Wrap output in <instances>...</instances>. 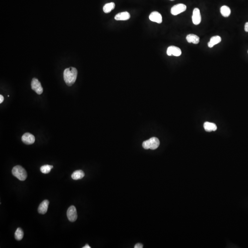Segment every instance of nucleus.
Returning <instances> with one entry per match:
<instances>
[{
	"label": "nucleus",
	"mask_w": 248,
	"mask_h": 248,
	"mask_svg": "<svg viewBox=\"0 0 248 248\" xmlns=\"http://www.w3.org/2000/svg\"><path fill=\"white\" fill-rule=\"evenodd\" d=\"M77 69L74 67L65 69L63 72V79L67 86L70 87L75 83L77 78Z\"/></svg>",
	"instance_id": "nucleus-1"
},
{
	"label": "nucleus",
	"mask_w": 248,
	"mask_h": 248,
	"mask_svg": "<svg viewBox=\"0 0 248 248\" xmlns=\"http://www.w3.org/2000/svg\"><path fill=\"white\" fill-rule=\"evenodd\" d=\"M12 174L20 181L25 180L27 177V173L25 170L20 165H16L12 169Z\"/></svg>",
	"instance_id": "nucleus-2"
},
{
	"label": "nucleus",
	"mask_w": 248,
	"mask_h": 248,
	"mask_svg": "<svg viewBox=\"0 0 248 248\" xmlns=\"http://www.w3.org/2000/svg\"><path fill=\"white\" fill-rule=\"evenodd\" d=\"M160 142L158 138L155 137L151 138L149 140H146L143 142V148L145 149H150L152 150H155L157 149L160 145Z\"/></svg>",
	"instance_id": "nucleus-3"
},
{
	"label": "nucleus",
	"mask_w": 248,
	"mask_h": 248,
	"mask_svg": "<svg viewBox=\"0 0 248 248\" xmlns=\"http://www.w3.org/2000/svg\"><path fill=\"white\" fill-rule=\"evenodd\" d=\"M32 89L38 95L43 93V89L41 86V83L37 78H33L31 83Z\"/></svg>",
	"instance_id": "nucleus-4"
},
{
	"label": "nucleus",
	"mask_w": 248,
	"mask_h": 248,
	"mask_svg": "<svg viewBox=\"0 0 248 248\" xmlns=\"http://www.w3.org/2000/svg\"><path fill=\"white\" fill-rule=\"evenodd\" d=\"M67 216L68 219L70 222H74L77 220V211L75 206H70L68 208L67 212Z\"/></svg>",
	"instance_id": "nucleus-5"
},
{
	"label": "nucleus",
	"mask_w": 248,
	"mask_h": 248,
	"mask_svg": "<svg viewBox=\"0 0 248 248\" xmlns=\"http://www.w3.org/2000/svg\"><path fill=\"white\" fill-rule=\"evenodd\" d=\"M186 9H187V6L185 4L180 3V4H176V5H174L173 7H172L170 12L172 15L175 16L186 11Z\"/></svg>",
	"instance_id": "nucleus-6"
},
{
	"label": "nucleus",
	"mask_w": 248,
	"mask_h": 248,
	"mask_svg": "<svg viewBox=\"0 0 248 248\" xmlns=\"http://www.w3.org/2000/svg\"><path fill=\"white\" fill-rule=\"evenodd\" d=\"M192 21L193 24L195 25H198L201 23V16L199 9L195 8L193 9L192 15Z\"/></svg>",
	"instance_id": "nucleus-7"
},
{
	"label": "nucleus",
	"mask_w": 248,
	"mask_h": 248,
	"mask_svg": "<svg viewBox=\"0 0 248 248\" xmlns=\"http://www.w3.org/2000/svg\"><path fill=\"white\" fill-rule=\"evenodd\" d=\"M22 141L26 144H32L35 142V137L32 134L27 132L22 136Z\"/></svg>",
	"instance_id": "nucleus-8"
},
{
	"label": "nucleus",
	"mask_w": 248,
	"mask_h": 248,
	"mask_svg": "<svg viewBox=\"0 0 248 248\" xmlns=\"http://www.w3.org/2000/svg\"><path fill=\"white\" fill-rule=\"evenodd\" d=\"M167 54L170 56L173 55L174 56L178 57L182 54V51L180 48L173 46H169L167 48Z\"/></svg>",
	"instance_id": "nucleus-9"
},
{
	"label": "nucleus",
	"mask_w": 248,
	"mask_h": 248,
	"mask_svg": "<svg viewBox=\"0 0 248 248\" xmlns=\"http://www.w3.org/2000/svg\"><path fill=\"white\" fill-rule=\"evenodd\" d=\"M149 19L152 22H156L158 24H161L162 22V17L161 14L156 11L151 13Z\"/></svg>",
	"instance_id": "nucleus-10"
},
{
	"label": "nucleus",
	"mask_w": 248,
	"mask_h": 248,
	"mask_svg": "<svg viewBox=\"0 0 248 248\" xmlns=\"http://www.w3.org/2000/svg\"><path fill=\"white\" fill-rule=\"evenodd\" d=\"M49 202L47 200H45L41 202L40 205L38 209V212L41 214H45L46 213L48 208Z\"/></svg>",
	"instance_id": "nucleus-11"
},
{
	"label": "nucleus",
	"mask_w": 248,
	"mask_h": 248,
	"mask_svg": "<svg viewBox=\"0 0 248 248\" xmlns=\"http://www.w3.org/2000/svg\"><path fill=\"white\" fill-rule=\"evenodd\" d=\"M131 18L130 14L127 12H121L115 15L114 19L117 21H125Z\"/></svg>",
	"instance_id": "nucleus-12"
},
{
	"label": "nucleus",
	"mask_w": 248,
	"mask_h": 248,
	"mask_svg": "<svg viewBox=\"0 0 248 248\" xmlns=\"http://www.w3.org/2000/svg\"><path fill=\"white\" fill-rule=\"evenodd\" d=\"M186 40L188 43H193L194 44H197L199 43V37L196 34H188L186 37Z\"/></svg>",
	"instance_id": "nucleus-13"
},
{
	"label": "nucleus",
	"mask_w": 248,
	"mask_h": 248,
	"mask_svg": "<svg viewBox=\"0 0 248 248\" xmlns=\"http://www.w3.org/2000/svg\"><path fill=\"white\" fill-rule=\"evenodd\" d=\"M222 41V38L219 36H214L212 37L208 43V46L210 48H212L214 46L220 43Z\"/></svg>",
	"instance_id": "nucleus-14"
},
{
	"label": "nucleus",
	"mask_w": 248,
	"mask_h": 248,
	"mask_svg": "<svg viewBox=\"0 0 248 248\" xmlns=\"http://www.w3.org/2000/svg\"><path fill=\"white\" fill-rule=\"evenodd\" d=\"M204 127L205 130L208 132H211L217 130V126L216 124L211 122H205L204 124Z\"/></svg>",
	"instance_id": "nucleus-15"
},
{
	"label": "nucleus",
	"mask_w": 248,
	"mask_h": 248,
	"mask_svg": "<svg viewBox=\"0 0 248 248\" xmlns=\"http://www.w3.org/2000/svg\"><path fill=\"white\" fill-rule=\"evenodd\" d=\"M85 176L84 171L81 170H77L74 171L71 175L72 178L75 180H77L82 179Z\"/></svg>",
	"instance_id": "nucleus-16"
},
{
	"label": "nucleus",
	"mask_w": 248,
	"mask_h": 248,
	"mask_svg": "<svg viewBox=\"0 0 248 248\" xmlns=\"http://www.w3.org/2000/svg\"><path fill=\"white\" fill-rule=\"evenodd\" d=\"M115 5L114 2H110L107 3L103 7V12L105 13H109L112 10H114L115 8Z\"/></svg>",
	"instance_id": "nucleus-17"
},
{
	"label": "nucleus",
	"mask_w": 248,
	"mask_h": 248,
	"mask_svg": "<svg viewBox=\"0 0 248 248\" xmlns=\"http://www.w3.org/2000/svg\"><path fill=\"white\" fill-rule=\"evenodd\" d=\"M220 13L223 17H228L231 14L230 8L226 6H223L220 9Z\"/></svg>",
	"instance_id": "nucleus-18"
},
{
	"label": "nucleus",
	"mask_w": 248,
	"mask_h": 248,
	"mask_svg": "<svg viewBox=\"0 0 248 248\" xmlns=\"http://www.w3.org/2000/svg\"><path fill=\"white\" fill-rule=\"evenodd\" d=\"M24 233L23 232V231L20 228H18L16 230V232H15V239L18 241L22 240L24 237Z\"/></svg>",
	"instance_id": "nucleus-19"
},
{
	"label": "nucleus",
	"mask_w": 248,
	"mask_h": 248,
	"mask_svg": "<svg viewBox=\"0 0 248 248\" xmlns=\"http://www.w3.org/2000/svg\"><path fill=\"white\" fill-rule=\"evenodd\" d=\"M53 167L52 165L45 164L43 165L40 167V170L41 172L44 174L49 173L50 172L51 169L53 168Z\"/></svg>",
	"instance_id": "nucleus-20"
},
{
	"label": "nucleus",
	"mask_w": 248,
	"mask_h": 248,
	"mask_svg": "<svg viewBox=\"0 0 248 248\" xmlns=\"http://www.w3.org/2000/svg\"><path fill=\"white\" fill-rule=\"evenodd\" d=\"M135 248H143V245L140 243H137L134 246Z\"/></svg>",
	"instance_id": "nucleus-21"
},
{
	"label": "nucleus",
	"mask_w": 248,
	"mask_h": 248,
	"mask_svg": "<svg viewBox=\"0 0 248 248\" xmlns=\"http://www.w3.org/2000/svg\"><path fill=\"white\" fill-rule=\"evenodd\" d=\"M244 30L245 31L248 32V22L245 23V26H244Z\"/></svg>",
	"instance_id": "nucleus-22"
},
{
	"label": "nucleus",
	"mask_w": 248,
	"mask_h": 248,
	"mask_svg": "<svg viewBox=\"0 0 248 248\" xmlns=\"http://www.w3.org/2000/svg\"><path fill=\"white\" fill-rule=\"evenodd\" d=\"M4 97H3V96L2 95H0V103H1L2 102H3V101H4Z\"/></svg>",
	"instance_id": "nucleus-23"
},
{
	"label": "nucleus",
	"mask_w": 248,
	"mask_h": 248,
	"mask_svg": "<svg viewBox=\"0 0 248 248\" xmlns=\"http://www.w3.org/2000/svg\"><path fill=\"white\" fill-rule=\"evenodd\" d=\"M91 247L88 245V244H87L85 246L83 247V248H91Z\"/></svg>",
	"instance_id": "nucleus-24"
},
{
	"label": "nucleus",
	"mask_w": 248,
	"mask_h": 248,
	"mask_svg": "<svg viewBox=\"0 0 248 248\" xmlns=\"http://www.w3.org/2000/svg\"><path fill=\"white\" fill-rule=\"evenodd\" d=\"M170 1H174V0H170Z\"/></svg>",
	"instance_id": "nucleus-25"
},
{
	"label": "nucleus",
	"mask_w": 248,
	"mask_h": 248,
	"mask_svg": "<svg viewBox=\"0 0 248 248\" xmlns=\"http://www.w3.org/2000/svg\"></svg>",
	"instance_id": "nucleus-26"
}]
</instances>
